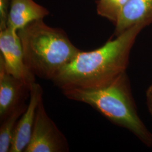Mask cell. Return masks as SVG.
<instances>
[{
  "label": "cell",
  "instance_id": "cell-10",
  "mask_svg": "<svg viewBox=\"0 0 152 152\" xmlns=\"http://www.w3.org/2000/svg\"><path fill=\"white\" fill-rule=\"evenodd\" d=\"M27 105L24 103L20 104L5 119L1 122L0 152H10L16 125Z\"/></svg>",
  "mask_w": 152,
  "mask_h": 152
},
{
  "label": "cell",
  "instance_id": "cell-13",
  "mask_svg": "<svg viewBox=\"0 0 152 152\" xmlns=\"http://www.w3.org/2000/svg\"><path fill=\"white\" fill-rule=\"evenodd\" d=\"M146 98H147V106L152 117V84L147 90Z\"/></svg>",
  "mask_w": 152,
  "mask_h": 152
},
{
  "label": "cell",
  "instance_id": "cell-4",
  "mask_svg": "<svg viewBox=\"0 0 152 152\" xmlns=\"http://www.w3.org/2000/svg\"><path fill=\"white\" fill-rule=\"evenodd\" d=\"M69 144L65 135L47 114L43 99L37 108L32 135L24 152H66Z\"/></svg>",
  "mask_w": 152,
  "mask_h": 152
},
{
  "label": "cell",
  "instance_id": "cell-1",
  "mask_svg": "<svg viewBox=\"0 0 152 152\" xmlns=\"http://www.w3.org/2000/svg\"><path fill=\"white\" fill-rule=\"evenodd\" d=\"M145 26L137 24L109 40L102 47L80 51L63 66L52 80L61 90L104 87L126 73L131 50L139 34Z\"/></svg>",
  "mask_w": 152,
  "mask_h": 152
},
{
  "label": "cell",
  "instance_id": "cell-6",
  "mask_svg": "<svg viewBox=\"0 0 152 152\" xmlns=\"http://www.w3.org/2000/svg\"><path fill=\"white\" fill-rule=\"evenodd\" d=\"M30 88L6 69L0 57V120L1 122L20 104L24 103Z\"/></svg>",
  "mask_w": 152,
  "mask_h": 152
},
{
  "label": "cell",
  "instance_id": "cell-7",
  "mask_svg": "<svg viewBox=\"0 0 152 152\" xmlns=\"http://www.w3.org/2000/svg\"><path fill=\"white\" fill-rule=\"evenodd\" d=\"M43 88L33 83L30 89L29 102L18 122L11 142L10 152H24L30 141L38 104L43 99Z\"/></svg>",
  "mask_w": 152,
  "mask_h": 152
},
{
  "label": "cell",
  "instance_id": "cell-8",
  "mask_svg": "<svg viewBox=\"0 0 152 152\" xmlns=\"http://www.w3.org/2000/svg\"><path fill=\"white\" fill-rule=\"evenodd\" d=\"M152 23V0H128L115 24L117 36L137 24L147 27Z\"/></svg>",
  "mask_w": 152,
  "mask_h": 152
},
{
  "label": "cell",
  "instance_id": "cell-9",
  "mask_svg": "<svg viewBox=\"0 0 152 152\" xmlns=\"http://www.w3.org/2000/svg\"><path fill=\"white\" fill-rule=\"evenodd\" d=\"M50 12L34 0H11L7 27L18 31L29 23L44 19Z\"/></svg>",
  "mask_w": 152,
  "mask_h": 152
},
{
  "label": "cell",
  "instance_id": "cell-12",
  "mask_svg": "<svg viewBox=\"0 0 152 152\" xmlns=\"http://www.w3.org/2000/svg\"><path fill=\"white\" fill-rule=\"evenodd\" d=\"M11 0H0V31L7 27Z\"/></svg>",
  "mask_w": 152,
  "mask_h": 152
},
{
  "label": "cell",
  "instance_id": "cell-5",
  "mask_svg": "<svg viewBox=\"0 0 152 152\" xmlns=\"http://www.w3.org/2000/svg\"><path fill=\"white\" fill-rule=\"evenodd\" d=\"M0 57L6 69L30 88L36 82L35 77L24 62L22 44L18 31L10 27L0 31Z\"/></svg>",
  "mask_w": 152,
  "mask_h": 152
},
{
  "label": "cell",
  "instance_id": "cell-2",
  "mask_svg": "<svg viewBox=\"0 0 152 152\" xmlns=\"http://www.w3.org/2000/svg\"><path fill=\"white\" fill-rule=\"evenodd\" d=\"M25 64L35 76L52 81L81 51L64 30L33 21L18 31Z\"/></svg>",
  "mask_w": 152,
  "mask_h": 152
},
{
  "label": "cell",
  "instance_id": "cell-11",
  "mask_svg": "<svg viewBox=\"0 0 152 152\" xmlns=\"http://www.w3.org/2000/svg\"><path fill=\"white\" fill-rule=\"evenodd\" d=\"M128 0H98L96 11L98 15L106 18L115 25Z\"/></svg>",
  "mask_w": 152,
  "mask_h": 152
},
{
  "label": "cell",
  "instance_id": "cell-3",
  "mask_svg": "<svg viewBox=\"0 0 152 152\" xmlns=\"http://www.w3.org/2000/svg\"><path fill=\"white\" fill-rule=\"evenodd\" d=\"M66 98L87 104L115 125L130 131L147 146L152 134L137 114L126 73L104 87L61 90Z\"/></svg>",
  "mask_w": 152,
  "mask_h": 152
}]
</instances>
